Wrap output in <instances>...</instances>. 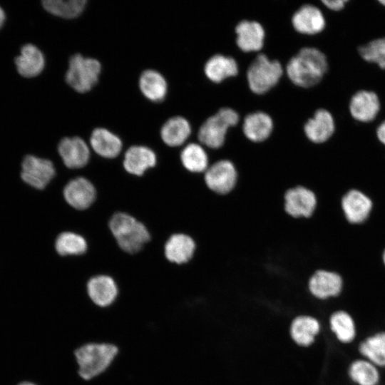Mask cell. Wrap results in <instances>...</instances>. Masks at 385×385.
Instances as JSON below:
<instances>
[{
  "mask_svg": "<svg viewBox=\"0 0 385 385\" xmlns=\"http://www.w3.org/2000/svg\"><path fill=\"white\" fill-rule=\"evenodd\" d=\"M108 226L118 248L130 255L141 252L152 239L147 226L125 212L113 213Z\"/></svg>",
  "mask_w": 385,
  "mask_h": 385,
  "instance_id": "obj_3",
  "label": "cell"
},
{
  "mask_svg": "<svg viewBox=\"0 0 385 385\" xmlns=\"http://www.w3.org/2000/svg\"><path fill=\"white\" fill-rule=\"evenodd\" d=\"M53 247L61 257H76L86 255L88 250L86 239L73 231H63L56 237Z\"/></svg>",
  "mask_w": 385,
  "mask_h": 385,
  "instance_id": "obj_26",
  "label": "cell"
},
{
  "mask_svg": "<svg viewBox=\"0 0 385 385\" xmlns=\"http://www.w3.org/2000/svg\"><path fill=\"white\" fill-rule=\"evenodd\" d=\"M347 0H322L321 3L326 6L327 9L334 11H339L342 10L346 3H347Z\"/></svg>",
  "mask_w": 385,
  "mask_h": 385,
  "instance_id": "obj_35",
  "label": "cell"
},
{
  "mask_svg": "<svg viewBox=\"0 0 385 385\" xmlns=\"http://www.w3.org/2000/svg\"><path fill=\"white\" fill-rule=\"evenodd\" d=\"M284 75V66L277 59H270L265 53H256L246 69L250 91L263 95L273 89Z\"/></svg>",
  "mask_w": 385,
  "mask_h": 385,
  "instance_id": "obj_5",
  "label": "cell"
},
{
  "mask_svg": "<svg viewBox=\"0 0 385 385\" xmlns=\"http://www.w3.org/2000/svg\"><path fill=\"white\" fill-rule=\"evenodd\" d=\"M86 292L90 302L100 309L112 307L120 294L115 279L106 274H98L90 277L86 284Z\"/></svg>",
  "mask_w": 385,
  "mask_h": 385,
  "instance_id": "obj_11",
  "label": "cell"
},
{
  "mask_svg": "<svg viewBox=\"0 0 385 385\" xmlns=\"http://www.w3.org/2000/svg\"><path fill=\"white\" fill-rule=\"evenodd\" d=\"M138 86L142 94L153 102L163 101L168 90L165 78L153 69H146L141 73Z\"/></svg>",
  "mask_w": 385,
  "mask_h": 385,
  "instance_id": "obj_27",
  "label": "cell"
},
{
  "mask_svg": "<svg viewBox=\"0 0 385 385\" xmlns=\"http://www.w3.org/2000/svg\"><path fill=\"white\" fill-rule=\"evenodd\" d=\"M19 385H37L33 382H30V381H24L21 384H19Z\"/></svg>",
  "mask_w": 385,
  "mask_h": 385,
  "instance_id": "obj_38",
  "label": "cell"
},
{
  "mask_svg": "<svg viewBox=\"0 0 385 385\" xmlns=\"http://www.w3.org/2000/svg\"><path fill=\"white\" fill-rule=\"evenodd\" d=\"M383 260H384V262L385 264V251H384V255H383Z\"/></svg>",
  "mask_w": 385,
  "mask_h": 385,
  "instance_id": "obj_40",
  "label": "cell"
},
{
  "mask_svg": "<svg viewBox=\"0 0 385 385\" xmlns=\"http://www.w3.org/2000/svg\"><path fill=\"white\" fill-rule=\"evenodd\" d=\"M235 33L236 45L241 51L258 53L263 49L266 31L260 22L242 19L236 24Z\"/></svg>",
  "mask_w": 385,
  "mask_h": 385,
  "instance_id": "obj_15",
  "label": "cell"
},
{
  "mask_svg": "<svg viewBox=\"0 0 385 385\" xmlns=\"http://www.w3.org/2000/svg\"><path fill=\"white\" fill-rule=\"evenodd\" d=\"M203 72L210 81L221 83L230 78L237 76L240 66L233 56L217 53L207 59Z\"/></svg>",
  "mask_w": 385,
  "mask_h": 385,
  "instance_id": "obj_20",
  "label": "cell"
},
{
  "mask_svg": "<svg viewBox=\"0 0 385 385\" xmlns=\"http://www.w3.org/2000/svg\"><path fill=\"white\" fill-rule=\"evenodd\" d=\"M342 287L341 277L325 270H316L308 280V288L315 297L324 299L339 294Z\"/></svg>",
  "mask_w": 385,
  "mask_h": 385,
  "instance_id": "obj_24",
  "label": "cell"
},
{
  "mask_svg": "<svg viewBox=\"0 0 385 385\" xmlns=\"http://www.w3.org/2000/svg\"><path fill=\"white\" fill-rule=\"evenodd\" d=\"M317 207L316 193L309 187L298 185L284 193L283 209L285 214L295 220H307L314 214Z\"/></svg>",
  "mask_w": 385,
  "mask_h": 385,
  "instance_id": "obj_9",
  "label": "cell"
},
{
  "mask_svg": "<svg viewBox=\"0 0 385 385\" xmlns=\"http://www.w3.org/2000/svg\"><path fill=\"white\" fill-rule=\"evenodd\" d=\"M291 24L296 32L314 36L323 31L326 19L322 10L310 3L302 4L292 14Z\"/></svg>",
  "mask_w": 385,
  "mask_h": 385,
  "instance_id": "obj_14",
  "label": "cell"
},
{
  "mask_svg": "<svg viewBox=\"0 0 385 385\" xmlns=\"http://www.w3.org/2000/svg\"><path fill=\"white\" fill-rule=\"evenodd\" d=\"M89 143L97 155L107 160L118 158L123 146L119 136L105 128H95L90 135Z\"/></svg>",
  "mask_w": 385,
  "mask_h": 385,
  "instance_id": "obj_22",
  "label": "cell"
},
{
  "mask_svg": "<svg viewBox=\"0 0 385 385\" xmlns=\"http://www.w3.org/2000/svg\"><path fill=\"white\" fill-rule=\"evenodd\" d=\"M56 175V167L49 159L26 155L21 162V180L37 191L46 190Z\"/></svg>",
  "mask_w": 385,
  "mask_h": 385,
  "instance_id": "obj_8",
  "label": "cell"
},
{
  "mask_svg": "<svg viewBox=\"0 0 385 385\" xmlns=\"http://www.w3.org/2000/svg\"><path fill=\"white\" fill-rule=\"evenodd\" d=\"M183 169L193 175H202L210 164L208 150L197 141H189L180 150Z\"/></svg>",
  "mask_w": 385,
  "mask_h": 385,
  "instance_id": "obj_23",
  "label": "cell"
},
{
  "mask_svg": "<svg viewBox=\"0 0 385 385\" xmlns=\"http://www.w3.org/2000/svg\"><path fill=\"white\" fill-rule=\"evenodd\" d=\"M192 125L190 120L180 115L169 118L161 126L160 135L168 148H178L185 145L192 137Z\"/></svg>",
  "mask_w": 385,
  "mask_h": 385,
  "instance_id": "obj_19",
  "label": "cell"
},
{
  "mask_svg": "<svg viewBox=\"0 0 385 385\" xmlns=\"http://www.w3.org/2000/svg\"><path fill=\"white\" fill-rule=\"evenodd\" d=\"M376 131L377 138L385 145V120L379 125Z\"/></svg>",
  "mask_w": 385,
  "mask_h": 385,
  "instance_id": "obj_36",
  "label": "cell"
},
{
  "mask_svg": "<svg viewBox=\"0 0 385 385\" xmlns=\"http://www.w3.org/2000/svg\"><path fill=\"white\" fill-rule=\"evenodd\" d=\"M197 243L188 234L176 232L172 234L163 246V255L170 264L182 266L188 264L195 257Z\"/></svg>",
  "mask_w": 385,
  "mask_h": 385,
  "instance_id": "obj_16",
  "label": "cell"
},
{
  "mask_svg": "<svg viewBox=\"0 0 385 385\" xmlns=\"http://www.w3.org/2000/svg\"><path fill=\"white\" fill-rule=\"evenodd\" d=\"M97 194L94 184L81 175L70 179L62 190L66 203L72 209L80 212L86 211L93 205Z\"/></svg>",
  "mask_w": 385,
  "mask_h": 385,
  "instance_id": "obj_10",
  "label": "cell"
},
{
  "mask_svg": "<svg viewBox=\"0 0 385 385\" xmlns=\"http://www.w3.org/2000/svg\"><path fill=\"white\" fill-rule=\"evenodd\" d=\"M349 376L359 385H376L379 374L375 366L368 360H356L349 368Z\"/></svg>",
  "mask_w": 385,
  "mask_h": 385,
  "instance_id": "obj_33",
  "label": "cell"
},
{
  "mask_svg": "<svg viewBox=\"0 0 385 385\" xmlns=\"http://www.w3.org/2000/svg\"><path fill=\"white\" fill-rule=\"evenodd\" d=\"M242 117L235 109L222 107L208 116L198 127L195 138L208 150L223 147L230 128L241 122Z\"/></svg>",
  "mask_w": 385,
  "mask_h": 385,
  "instance_id": "obj_4",
  "label": "cell"
},
{
  "mask_svg": "<svg viewBox=\"0 0 385 385\" xmlns=\"http://www.w3.org/2000/svg\"><path fill=\"white\" fill-rule=\"evenodd\" d=\"M358 51L364 60L385 69V37L372 40L360 46Z\"/></svg>",
  "mask_w": 385,
  "mask_h": 385,
  "instance_id": "obj_34",
  "label": "cell"
},
{
  "mask_svg": "<svg viewBox=\"0 0 385 385\" xmlns=\"http://www.w3.org/2000/svg\"><path fill=\"white\" fill-rule=\"evenodd\" d=\"M57 152L63 166L71 171L84 169L91 158L88 144L79 136L63 138L58 143Z\"/></svg>",
  "mask_w": 385,
  "mask_h": 385,
  "instance_id": "obj_12",
  "label": "cell"
},
{
  "mask_svg": "<svg viewBox=\"0 0 385 385\" xmlns=\"http://www.w3.org/2000/svg\"><path fill=\"white\" fill-rule=\"evenodd\" d=\"M241 128L245 137L255 143H261L270 138L274 130L272 116L263 111H255L244 115Z\"/></svg>",
  "mask_w": 385,
  "mask_h": 385,
  "instance_id": "obj_18",
  "label": "cell"
},
{
  "mask_svg": "<svg viewBox=\"0 0 385 385\" xmlns=\"http://www.w3.org/2000/svg\"><path fill=\"white\" fill-rule=\"evenodd\" d=\"M101 72V64L98 60L75 53L68 60L65 80L75 91L84 93L98 83Z\"/></svg>",
  "mask_w": 385,
  "mask_h": 385,
  "instance_id": "obj_6",
  "label": "cell"
},
{
  "mask_svg": "<svg viewBox=\"0 0 385 385\" xmlns=\"http://www.w3.org/2000/svg\"><path fill=\"white\" fill-rule=\"evenodd\" d=\"M379 3H381L383 6H385V0H381L379 1Z\"/></svg>",
  "mask_w": 385,
  "mask_h": 385,
  "instance_id": "obj_39",
  "label": "cell"
},
{
  "mask_svg": "<svg viewBox=\"0 0 385 385\" xmlns=\"http://www.w3.org/2000/svg\"><path fill=\"white\" fill-rule=\"evenodd\" d=\"M342 206L349 222L351 223H361L369 216L371 210L372 202L361 192L356 190H351L343 197Z\"/></svg>",
  "mask_w": 385,
  "mask_h": 385,
  "instance_id": "obj_25",
  "label": "cell"
},
{
  "mask_svg": "<svg viewBox=\"0 0 385 385\" xmlns=\"http://www.w3.org/2000/svg\"><path fill=\"white\" fill-rule=\"evenodd\" d=\"M5 20V14L4 10L0 7V28L4 24Z\"/></svg>",
  "mask_w": 385,
  "mask_h": 385,
  "instance_id": "obj_37",
  "label": "cell"
},
{
  "mask_svg": "<svg viewBox=\"0 0 385 385\" xmlns=\"http://www.w3.org/2000/svg\"><path fill=\"white\" fill-rule=\"evenodd\" d=\"M359 349L375 366H385V332L368 337L360 344Z\"/></svg>",
  "mask_w": 385,
  "mask_h": 385,
  "instance_id": "obj_31",
  "label": "cell"
},
{
  "mask_svg": "<svg viewBox=\"0 0 385 385\" xmlns=\"http://www.w3.org/2000/svg\"><path fill=\"white\" fill-rule=\"evenodd\" d=\"M86 0H45L42 1L43 8L50 14L66 19L79 16L84 11Z\"/></svg>",
  "mask_w": 385,
  "mask_h": 385,
  "instance_id": "obj_29",
  "label": "cell"
},
{
  "mask_svg": "<svg viewBox=\"0 0 385 385\" xmlns=\"http://www.w3.org/2000/svg\"><path fill=\"white\" fill-rule=\"evenodd\" d=\"M303 131L307 139L313 144L327 142L335 131L332 114L324 108L316 109L304 123Z\"/></svg>",
  "mask_w": 385,
  "mask_h": 385,
  "instance_id": "obj_17",
  "label": "cell"
},
{
  "mask_svg": "<svg viewBox=\"0 0 385 385\" xmlns=\"http://www.w3.org/2000/svg\"><path fill=\"white\" fill-rule=\"evenodd\" d=\"M380 101L374 91L361 90L351 98L349 110L351 116L362 123L373 121L380 111Z\"/></svg>",
  "mask_w": 385,
  "mask_h": 385,
  "instance_id": "obj_21",
  "label": "cell"
},
{
  "mask_svg": "<svg viewBox=\"0 0 385 385\" xmlns=\"http://www.w3.org/2000/svg\"><path fill=\"white\" fill-rule=\"evenodd\" d=\"M16 66L20 75L26 78L38 76L44 68L45 59L41 50L35 45H24L20 56L15 59Z\"/></svg>",
  "mask_w": 385,
  "mask_h": 385,
  "instance_id": "obj_28",
  "label": "cell"
},
{
  "mask_svg": "<svg viewBox=\"0 0 385 385\" xmlns=\"http://www.w3.org/2000/svg\"><path fill=\"white\" fill-rule=\"evenodd\" d=\"M119 352V347L110 342H89L80 345L73 351L78 376L86 381L98 378L111 367Z\"/></svg>",
  "mask_w": 385,
  "mask_h": 385,
  "instance_id": "obj_2",
  "label": "cell"
},
{
  "mask_svg": "<svg viewBox=\"0 0 385 385\" xmlns=\"http://www.w3.org/2000/svg\"><path fill=\"white\" fill-rule=\"evenodd\" d=\"M319 328V324L316 319L308 316H301L293 321L291 334L297 344L308 346L314 342Z\"/></svg>",
  "mask_w": 385,
  "mask_h": 385,
  "instance_id": "obj_30",
  "label": "cell"
},
{
  "mask_svg": "<svg viewBox=\"0 0 385 385\" xmlns=\"http://www.w3.org/2000/svg\"><path fill=\"white\" fill-rule=\"evenodd\" d=\"M329 69L326 54L319 48L304 46L284 65V74L294 86L312 88L321 83Z\"/></svg>",
  "mask_w": 385,
  "mask_h": 385,
  "instance_id": "obj_1",
  "label": "cell"
},
{
  "mask_svg": "<svg viewBox=\"0 0 385 385\" xmlns=\"http://www.w3.org/2000/svg\"><path fill=\"white\" fill-rule=\"evenodd\" d=\"M202 177L207 189L218 196L231 194L239 181V173L235 164L227 158L210 163Z\"/></svg>",
  "mask_w": 385,
  "mask_h": 385,
  "instance_id": "obj_7",
  "label": "cell"
},
{
  "mask_svg": "<svg viewBox=\"0 0 385 385\" xmlns=\"http://www.w3.org/2000/svg\"><path fill=\"white\" fill-rule=\"evenodd\" d=\"M332 331L344 343L351 342L355 337L356 329L351 317L344 311L334 312L329 320Z\"/></svg>",
  "mask_w": 385,
  "mask_h": 385,
  "instance_id": "obj_32",
  "label": "cell"
},
{
  "mask_svg": "<svg viewBox=\"0 0 385 385\" xmlns=\"http://www.w3.org/2000/svg\"><path fill=\"white\" fill-rule=\"evenodd\" d=\"M158 155L150 147L133 145L125 151L122 160L123 168L131 176L140 178L156 167Z\"/></svg>",
  "mask_w": 385,
  "mask_h": 385,
  "instance_id": "obj_13",
  "label": "cell"
}]
</instances>
